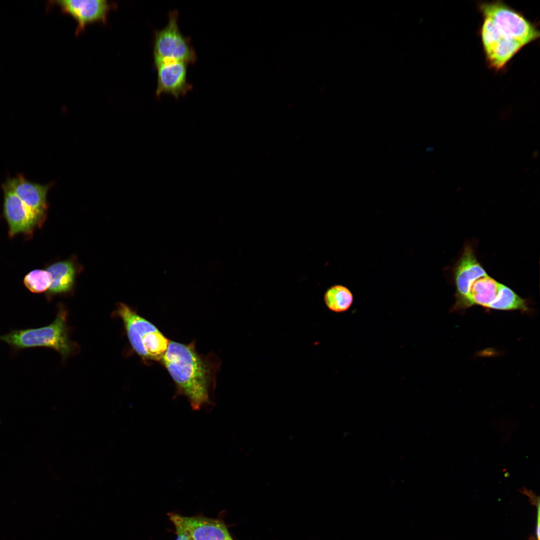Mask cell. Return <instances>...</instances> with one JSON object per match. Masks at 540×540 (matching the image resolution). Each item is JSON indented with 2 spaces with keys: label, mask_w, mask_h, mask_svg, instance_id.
Returning <instances> with one entry per match:
<instances>
[{
  "label": "cell",
  "mask_w": 540,
  "mask_h": 540,
  "mask_svg": "<svg viewBox=\"0 0 540 540\" xmlns=\"http://www.w3.org/2000/svg\"><path fill=\"white\" fill-rule=\"evenodd\" d=\"M162 360L193 410L212 404L210 370L192 344L170 342Z\"/></svg>",
  "instance_id": "obj_1"
},
{
  "label": "cell",
  "mask_w": 540,
  "mask_h": 540,
  "mask_svg": "<svg viewBox=\"0 0 540 540\" xmlns=\"http://www.w3.org/2000/svg\"><path fill=\"white\" fill-rule=\"evenodd\" d=\"M116 313L134 350L145 360H162L170 342L156 327L124 304H118Z\"/></svg>",
  "instance_id": "obj_2"
},
{
  "label": "cell",
  "mask_w": 540,
  "mask_h": 540,
  "mask_svg": "<svg viewBox=\"0 0 540 540\" xmlns=\"http://www.w3.org/2000/svg\"><path fill=\"white\" fill-rule=\"evenodd\" d=\"M66 312L60 310L50 325L40 328L15 330L0 336V340L18 348L46 346L66 356L72 351L68 334Z\"/></svg>",
  "instance_id": "obj_3"
},
{
  "label": "cell",
  "mask_w": 540,
  "mask_h": 540,
  "mask_svg": "<svg viewBox=\"0 0 540 540\" xmlns=\"http://www.w3.org/2000/svg\"><path fill=\"white\" fill-rule=\"evenodd\" d=\"M478 8L483 18L490 19L501 34L523 47L540 37L535 24L502 2H484Z\"/></svg>",
  "instance_id": "obj_4"
},
{
  "label": "cell",
  "mask_w": 540,
  "mask_h": 540,
  "mask_svg": "<svg viewBox=\"0 0 540 540\" xmlns=\"http://www.w3.org/2000/svg\"><path fill=\"white\" fill-rule=\"evenodd\" d=\"M178 18L177 10L169 12L166 25L155 31L153 43L154 61L174 60L188 64L196 62L197 56L191 40L180 32Z\"/></svg>",
  "instance_id": "obj_5"
},
{
  "label": "cell",
  "mask_w": 540,
  "mask_h": 540,
  "mask_svg": "<svg viewBox=\"0 0 540 540\" xmlns=\"http://www.w3.org/2000/svg\"><path fill=\"white\" fill-rule=\"evenodd\" d=\"M480 36L484 55L490 68H503L523 46L501 34L492 21L484 18Z\"/></svg>",
  "instance_id": "obj_6"
},
{
  "label": "cell",
  "mask_w": 540,
  "mask_h": 540,
  "mask_svg": "<svg viewBox=\"0 0 540 540\" xmlns=\"http://www.w3.org/2000/svg\"><path fill=\"white\" fill-rule=\"evenodd\" d=\"M487 274L478 260L472 246L466 244L454 269L456 288L454 310L470 308L468 294L472 284L478 278Z\"/></svg>",
  "instance_id": "obj_7"
},
{
  "label": "cell",
  "mask_w": 540,
  "mask_h": 540,
  "mask_svg": "<svg viewBox=\"0 0 540 540\" xmlns=\"http://www.w3.org/2000/svg\"><path fill=\"white\" fill-rule=\"evenodd\" d=\"M4 193L3 214L8 226L10 237L22 234L31 235L42 222L13 192L4 182L2 185Z\"/></svg>",
  "instance_id": "obj_8"
},
{
  "label": "cell",
  "mask_w": 540,
  "mask_h": 540,
  "mask_svg": "<svg viewBox=\"0 0 540 540\" xmlns=\"http://www.w3.org/2000/svg\"><path fill=\"white\" fill-rule=\"evenodd\" d=\"M157 70L156 97L170 94L176 98L186 95L192 88L187 80L188 64L178 60L154 61Z\"/></svg>",
  "instance_id": "obj_9"
},
{
  "label": "cell",
  "mask_w": 540,
  "mask_h": 540,
  "mask_svg": "<svg viewBox=\"0 0 540 540\" xmlns=\"http://www.w3.org/2000/svg\"><path fill=\"white\" fill-rule=\"evenodd\" d=\"M52 2L77 20L76 34L84 30L88 23L106 22L109 12L116 6L108 0H58Z\"/></svg>",
  "instance_id": "obj_10"
},
{
  "label": "cell",
  "mask_w": 540,
  "mask_h": 540,
  "mask_svg": "<svg viewBox=\"0 0 540 540\" xmlns=\"http://www.w3.org/2000/svg\"><path fill=\"white\" fill-rule=\"evenodd\" d=\"M6 184L21 200L42 222L48 209L46 196L52 184H41L27 180L18 174L8 178Z\"/></svg>",
  "instance_id": "obj_11"
},
{
  "label": "cell",
  "mask_w": 540,
  "mask_h": 540,
  "mask_svg": "<svg viewBox=\"0 0 540 540\" xmlns=\"http://www.w3.org/2000/svg\"><path fill=\"white\" fill-rule=\"evenodd\" d=\"M188 532L192 540H233L225 524L218 520L202 516H185L169 514Z\"/></svg>",
  "instance_id": "obj_12"
},
{
  "label": "cell",
  "mask_w": 540,
  "mask_h": 540,
  "mask_svg": "<svg viewBox=\"0 0 540 540\" xmlns=\"http://www.w3.org/2000/svg\"><path fill=\"white\" fill-rule=\"evenodd\" d=\"M46 270L52 277L48 295L66 293L71 291L74 285L76 268L72 260L58 262L50 265Z\"/></svg>",
  "instance_id": "obj_13"
},
{
  "label": "cell",
  "mask_w": 540,
  "mask_h": 540,
  "mask_svg": "<svg viewBox=\"0 0 540 540\" xmlns=\"http://www.w3.org/2000/svg\"><path fill=\"white\" fill-rule=\"evenodd\" d=\"M500 284L488 274L476 280L468 294L470 307L479 305L488 308L497 295Z\"/></svg>",
  "instance_id": "obj_14"
},
{
  "label": "cell",
  "mask_w": 540,
  "mask_h": 540,
  "mask_svg": "<svg viewBox=\"0 0 540 540\" xmlns=\"http://www.w3.org/2000/svg\"><path fill=\"white\" fill-rule=\"evenodd\" d=\"M488 308L497 310H520L526 311L528 307L526 301L512 290L502 283L500 284L497 295L488 306Z\"/></svg>",
  "instance_id": "obj_15"
},
{
  "label": "cell",
  "mask_w": 540,
  "mask_h": 540,
  "mask_svg": "<svg viewBox=\"0 0 540 540\" xmlns=\"http://www.w3.org/2000/svg\"><path fill=\"white\" fill-rule=\"evenodd\" d=\"M324 301L328 308L335 312L346 311L354 301L352 292L347 287L336 284L330 288L324 295Z\"/></svg>",
  "instance_id": "obj_16"
},
{
  "label": "cell",
  "mask_w": 540,
  "mask_h": 540,
  "mask_svg": "<svg viewBox=\"0 0 540 540\" xmlns=\"http://www.w3.org/2000/svg\"><path fill=\"white\" fill-rule=\"evenodd\" d=\"M24 284L32 292L41 293L46 292L51 286V275L46 270H34L25 276Z\"/></svg>",
  "instance_id": "obj_17"
},
{
  "label": "cell",
  "mask_w": 540,
  "mask_h": 540,
  "mask_svg": "<svg viewBox=\"0 0 540 540\" xmlns=\"http://www.w3.org/2000/svg\"><path fill=\"white\" fill-rule=\"evenodd\" d=\"M175 526L176 534L177 536L176 540H192L190 535L185 528L176 521H172Z\"/></svg>",
  "instance_id": "obj_18"
},
{
  "label": "cell",
  "mask_w": 540,
  "mask_h": 540,
  "mask_svg": "<svg viewBox=\"0 0 540 540\" xmlns=\"http://www.w3.org/2000/svg\"><path fill=\"white\" fill-rule=\"evenodd\" d=\"M538 156H539V152H538V150H535V151H534V152H533V154H532V158H533L534 159H536V158H538Z\"/></svg>",
  "instance_id": "obj_19"
},
{
  "label": "cell",
  "mask_w": 540,
  "mask_h": 540,
  "mask_svg": "<svg viewBox=\"0 0 540 540\" xmlns=\"http://www.w3.org/2000/svg\"></svg>",
  "instance_id": "obj_20"
}]
</instances>
